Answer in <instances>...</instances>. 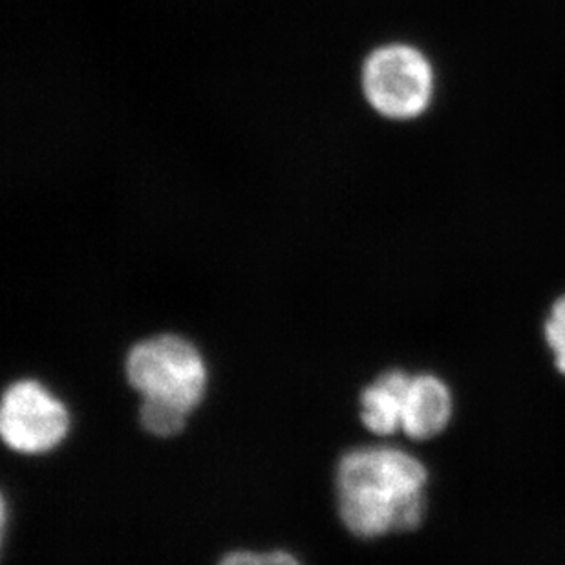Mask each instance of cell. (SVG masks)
I'll use <instances>...</instances> for the list:
<instances>
[{
    "label": "cell",
    "instance_id": "cell-3",
    "mask_svg": "<svg viewBox=\"0 0 565 565\" xmlns=\"http://www.w3.org/2000/svg\"><path fill=\"white\" fill-rule=\"evenodd\" d=\"M363 88L370 105L386 118H416L433 99V66L419 50L388 44L364 64Z\"/></svg>",
    "mask_w": 565,
    "mask_h": 565
},
{
    "label": "cell",
    "instance_id": "cell-6",
    "mask_svg": "<svg viewBox=\"0 0 565 565\" xmlns=\"http://www.w3.org/2000/svg\"><path fill=\"white\" fill-rule=\"evenodd\" d=\"M411 383V375L392 370L364 390L361 395V417L372 433L386 436L401 428Z\"/></svg>",
    "mask_w": 565,
    "mask_h": 565
},
{
    "label": "cell",
    "instance_id": "cell-2",
    "mask_svg": "<svg viewBox=\"0 0 565 565\" xmlns=\"http://www.w3.org/2000/svg\"><path fill=\"white\" fill-rule=\"evenodd\" d=\"M127 377L145 401H158L191 412L205 392V364L182 337L163 335L132 348Z\"/></svg>",
    "mask_w": 565,
    "mask_h": 565
},
{
    "label": "cell",
    "instance_id": "cell-5",
    "mask_svg": "<svg viewBox=\"0 0 565 565\" xmlns=\"http://www.w3.org/2000/svg\"><path fill=\"white\" fill-rule=\"evenodd\" d=\"M452 414V397L443 381L434 375L412 377L406 394L401 428L411 438L428 439L447 427Z\"/></svg>",
    "mask_w": 565,
    "mask_h": 565
},
{
    "label": "cell",
    "instance_id": "cell-1",
    "mask_svg": "<svg viewBox=\"0 0 565 565\" xmlns=\"http://www.w3.org/2000/svg\"><path fill=\"white\" fill-rule=\"evenodd\" d=\"M427 469L395 448H359L337 470L342 522L361 539L412 531L425 516Z\"/></svg>",
    "mask_w": 565,
    "mask_h": 565
},
{
    "label": "cell",
    "instance_id": "cell-7",
    "mask_svg": "<svg viewBox=\"0 0 565 565\" xmlns=\"http://www.w3.org/2000/svg\"><path fill=\"white\" fill-rule=\"evenodd\" d=\"M185 417L188 412L158 401H143L141 406V423L156 436H174L180 433L185 425Z\"/></svg>",
    "mask_w": 565,
    "mask_h": 565
},
{
    "label": "cell",
    "instance_id": "cell-9",
    "mask_svg": "<svg viewBox=\"0 0 565 565\" xmlns=\"http://www.w3.org/2000/svg\"><path fill=\"white\" fill-rule=\"evenodd\" d=\"M545 341L551 350L565 344V297L556 300L550 319L545 322Z\"/></svg>",
    "mask_w": 565,
    "mask_h": 565
},
{
    "label": "cell",
    "instance_id": "cell-8",
    "mask_svg": "<svg viewBox=\"0 0 565 565\" xmlns=\"http://www.w3.org/2000/svg\"><path fill=\"white\" fill-rule=\"evenodd\" d=\"M220 565H300L294 556L284 553V551H273L266 555H256V553H233L225 556Z\"/></svg>",
    "mask_w": 565,
    "mask_h": 565
},
{
    "label": "cell",
    "instance_id": "cell-4",
    "mask_svg": "<svg viewBox=\"0 0 565 565\" xmlns=\"http://www.w3.org/2000/svg\"><path fill=\"white\" fill-rule=\"evenodd\" d=\"M68 425L63 403L35 381H19L6 392L0 430L6 445L17 452L39 454L57 447Z\"/></svg>",
    "mask_w": 565,
    "mask_h": 565
}]
</instances>
